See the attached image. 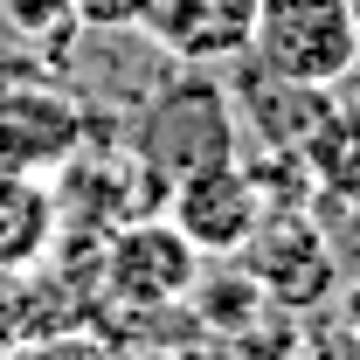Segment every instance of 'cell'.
<instances>
[{
	"label": "cell",
	"mask_w": 360,
	"mask_h": 360,
	"mask_svg": "<svg viewBox=\"0 0 360 360\" xmlns=\"http://www.w3.org/2000/svg\"><path fill=\"white\" fill-rule=\"evenodd\" d=\"M360 56V7L354 0H257L250 28V63L284 77V84H319L333 90L354 77Z\"/></svg>",
	"instance_id": "1"
},
{
	"label": "cell",
	"mask_w": 360,
	"mask_h": 360,
	"mask_svg": "<svg viewBox=\"0 0 360 360\" xmlns=\"http://www.w3.org/2000/svg\"><path fill=\"white\" fill-rule=\"evenodd\" d=\"M194 277H201V250L180 236L174 215H139L118 222L104 243V298L125 305V312H160L194 298Z\"/></svg>",
	"instance_id": "2"
},
{
	"label": "cell",
	"mask_w": 360,
	"mask_h": 360,
	"mask_svg": "<svg viewBox=\"0 0 360 360\" xmlns=\"http://www.w3.org/2000/svg\"><path fill=\"white\" fill-rule=\"evenodd\" d=\"M132 153L153 160L167 180L194 174V167H215V160H236V111L208 77H180L167 97H153Z\"/></svg>",
	"instance_id": "3"
},
{
	"label": "cell",
	"mask_w": 360,
	"mask_h": 360,
	"mask_svg": "<svg viewBox=\"0 0 360 360\" xmlns=\"http://www.w3.org/2000/svg\"><path fill=\"white\" fill-rule=\"evenodd\" d=\"M167 215L180 222V236L201 250V257H243V243L264 222V194L243 160H215V167H194V174L174 180L167 194Z\"/></svg>",
	"instance_id": "4"
},
{
	"label": "cell",
	"mask_w": 360,
	"mask_h": 360,
	"mask_svg": "<svg viewBox=\"0 0 360 360\" xmlns=\"http://www.w3.org/2000/svg\"><path fill=\"white\" fill-rule=\"evenodd\" d=\"M84 111L49 90L42 77H14L0 84V167L7 174H56L70 153H84Z\"/></svg>",
	"instance_id": "5"
},
{
	"label": "cell",
	"mask_w": 360,
	"mask_h": 360,
	"mask_svg": "<svg viewBox=\"0 0 360 360\" xmlns=\"http://www.w3.org/2000/svg\"><path fill=\"white\" fill-rule=\"evenodd\" d=\"M243 250H250L257 291L277 312H305V305H319L333 291V250H326L319 222H305L298 208H270Z\"/></svg>",
	"instance_id": "6"
},
{
	"label": "cell",
	"mask_w": 360,
	"mask_h": 360,
	"mask_svg": "<svg viewBox=\"0 0 360 360\" xmlns=\"http://www.w3.org/2000/svg\"><path fill=\"white\" fill-rule=\"evenodd\" d=\"M70 174L56 187V208L63 215H77V222H139V215H167V194H174V180L160 174L153 160H139V153H104V160H84V153H70L63 160Z\"/></svg>",
	"instance_id": "7"
},
{
	"label": "cell",
	"mask_w": 360,
	"mask_h": 360,
	"mask_svg": "<svg viewBox=\"0 0 360 360\" xmlns=\"http://www.w3.org/2000/svg\"><path fill=\"white\" fill-rule=\"evenodd\" d=\"M153 42L187 70H208L229 56H250V28H257V0H153L139 21Z\"/></svg>",
	"instance_id": "8"
},
{
	"label": "cell",
	"mask_w": 360,
	"mask_h": 360,
	"mask_svg": "<svg viewBox=\"0 0 360 360\" xmlns=\"http://www.w3.org/2000/svg\"><path fill=\"white\" fill-rule=\"evenodd\" d=\"M77 7L70 0H0V70L14 77H56L77 56Z\"/></svg>",
	"instance_id": "9"
},
{
	"label": "cell",
	"mask_w": 360,
	"mask_h": 360,
	"mask_svg": "<svg viewBox=\"0 0 360 360\" xmlns=\"http://www.w3.org/2000/svg\"><path fill=\"white\" fill-rule=\"evenodd\" d=\"M56 229H63V208H56V187L42 174H7L0 167V270H28L56 250Z\"/></svg>",
	"instance_id": "10"
},
{
	"label": "cell",
	"mask_w": 360,
	"mask_h": 360,
	"mask_svg": "<svg viewBox=\"0 0 360 360\" xmlns=\"http://www.w3.org/2000/svg\"><path fill=\"white\" fill-rule=\"evenodd\" d=\"M298 160L312 174V194H326L333 208H360V97L326 104V118L305 132Z\"/></svg>",
	"instance_id": "11"
},
{
	"label": "cell",
	"mask_w": 360,
	"mask_h": 360,
	"mask_svg": "<svg viewBox=\"0 0 360 360\" xmlns=\"http://www.w3.org/2000/svg\"><path fill=\"white\" fill-rule=\"evenodd\" d=\"M236 97L250 104V125L264 132V153H298L305 132H312L319 118H326V104H333L319 84H284L270 70H257V84H243Z\"/></svg>",
	"instance_id": "12"
},
{
	"label": "cell",
	"mask_w": 360,
	"mask_h": 360,
	"mask_svg": "<svg viewBox=\"0 0 360 360\" xmlns=\"http://www.w3.org/2000/svg\"><path fill=\"white\" fill-rule=\"evenodd\" d=\"M194 291H201V319H208L215 333H250V319L264 312V291H257V277H250V270L194 277Z\"/></svg>",
	"instance_id": "13"
},
{
	"label": "cell",
	"mask_w": 360,
	"mask_h": 360,
	"mask_svg": "<svg viewBox=\"0 0 360 360\" xmlns=\"http://www.w3.org/2000/svg\"><path fill=\"white\" fill-rule=\"evenodd\" d=\"M14 360H118V354H111L104 340H90V333H42V340L28 333V347Z\"/></svg>",
	"instance_id": "14"
},
{
	"label": "cell",
	"mask_w": 360,
	"mask_h": 360,
	"mask_svg": "<svg viewBox=\"0 0 360 360\" xmlns=\"http://www.w3.org/2000/svg\"><path fill=\"white\" fill-rule=\"evenodd\" d=\"M84 28H139L153 0H70Z\"/></svg>",
	"instance_id": "15"
},
{
	"label": "cell",
	"mask_w": 360,
	"mask_h": 360,
	"mask_svg": "<svg viewBox=\"0 0 360 360\" xmlns=\"http://www.w3.org/2000/svg\"><path fill=\"white\" fill-rule=\"evenodd\" d=\"M132 360H174V354H132Z\"/></svg>",
	"instance_id": "16"
},
{
	"label": "cell",
	"mask_w": 360,
	"mask_h": 360,
	"mask_svg": "<svg viewBox=\"0 0 360 360\" xmlns=\"http://www.w3.org/2000/svg\"><path fill=\"white\" fill-rule=\"evenodd\" d=\"M354 77H360V56H354Z\"/></svg>",
	"instance_id": "17"
},
{
	"label": "cell",
	"mask_w": 360,
	"mask_h": 360,
	"mask_svg": "<svg viewBox=\"0 0 360 360\" xmlns=\"http://www.w3.org/2000/svg\"><path fill=\"white\" fill-rule=\"evenodd\" d=\"M354 360H360V340H354Z\"/></svg>",
	"instance_id": "18"
}]
</instances>
